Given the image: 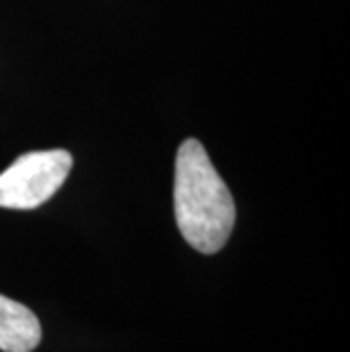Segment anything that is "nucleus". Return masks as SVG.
Wrapping results in <instances>:
<instances>
[{"mask_svg":"<svg viewBox=\"0 0 350 352\" xmlns=\"http://www.w3.org/2000/svg\"><path fill=\"white\" fill-rule=\"evenodd\" d=\"M175 223L193 250L219 252L234 230L237 207L228 184L198 139H187L175 155Z\"/></svg>","mask_w":350,"mask_h":352,"instance_id":"obj_1","label":"nucleus"},{"mask_svg":"<svg viewBox=\"0 0 350 352\" xmlns=\"http://www.w3.org/2000/svg\"><path fill=\"white\" fill-rule=\"evenodd\" d=\"M73 168V157L64 148L21 155L0 173V207L36 209L59 191Z\"/></svg>","mask_w":350,"mask_h":352,"instance_id":"obj_2","label":"nucleus"},{"mask_svg":"<svg viewBox=\"0 0 350 352\" xmlns=\"http://www.w3.org/2000/svg\"><path fill=\"white\" fill-rule=\"evenodd\" d=\"M41 343V323L32 309L0 296V350L32 352Z\"/></svg>","mask_w":350,"mask_h":352,"instance_id":"obj_3","label":"nucleus"}]
</instances>
